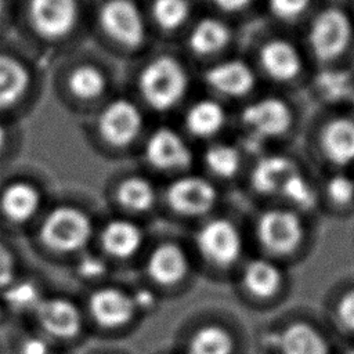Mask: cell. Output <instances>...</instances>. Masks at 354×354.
<instances>
[{"mask_svg": "<svg viewBox=\"0 0 354 354\" xmlns=\"http://www.w3.org/2000/svg\"><path fill=\"white\" fill-rule=\"evenodd\" d=\"M137 84L141 100L151 109L166 112L184 100L189 77L180 59L170 54H159L141 68Z\"/></svg>", "mask_w": 354, "mask_h": 354, "instance_id": "6da1fadb", "label": "cell"}, {"mask_svg": "<svg viewBox=\"0 0 354 354\" xmlns=\"http://www.w3.org/2000/svg\"><path fill=\"white\" fill-rule=\"evenodd\" d=\"M98 24L106 37L120 47L140 48L148 37L147 18L136 0H104Z\"/></svg>", "mask_w": 354, "mask_h": 354, "instance_id": "7a4b0ae2", "label": "cell"}, {"mask_svg": "<svg viewBox=\"0 0 354 354\" xmlns=\"http://www.w3.org/2000/svg\"><path fill=\"white\" fill-rule=\"evenodd\" d=\"M93 224L88 216L72 206H58L44 218L40 230L43 242L58 252H75L91 238Z\"/></svg>", "mask_w": 354, "mask_h": 354, "instance_id": "3957f363", "label": "cell"}, {"mask_svg": "<svg viewBox=\"0 0 354 354\" xmlns=\"http://www.w3.org/2000/svg\"><path fill=\"white\" fill-rule=\"evenodd\" d=\"M307 37L314 55L328 62L346 51L353 37V25L343 10L328 7L314 17Z\"/></svg>", "mask_w": 354, "mask_h": 354, "instance_id": "277c9868", "label": "cell"}, {"mask_svg": "<svg viewBox=\"0 0 354 354\" xmlns=\"http://www.w3.org/2000/svg\"><path fill=\"white\" fill-rule=\"evenodd\" d=\"M26 15L32 30L48 41L69 36L80 19V0H28Z\"/></svg>", "mask_w": 354, "mask_h": 354, "instance_id": "5b68a950", "label": "cell"}, {"mask_svg": "<svg viewBox=\"0 0 354 354\" xmlns=\"http://www.w3.org/2000/svg\"><path fill=\"white\" fill-rule=\"evenodd\" d=\"M144 115L137 102L118 97L106 102L98 113L97 130L111 147L130 145L142 131Z\"/></svg>", "mask_w": 354, "mask_h": 354, "instance_id": "8992f818", "label": "cell"}, {"mask_svg": "<svg viewBox=\"0 0 354 354\" xmlns=\"http://www.w3.org/2000/svg\"><path fill=\"white\" fill-rule=\"evenodd\" d=\"M242 124L248 130V148L261 144L268 138L285 134L292 126V111L288 104L275 97L257 100L242 111Z\"/></svg>", "mask_w": 354, "mask_h": 354, "instance_id": "52a82bcc", "label": "cell"}, {"mask_svg": "<svg viewBox=\"0 0 354 354\" xmlns=\"http://www.w3.org/2000/svg\"><path fill=\"white\" fill-rule=\"evenodd\" d=\"M195 239L203 257L216 266H231L242 253V235L227 218L209 220L198 230Z\"/></svg>", "mask_w": 354, "mask_h": 354, "instance_id": "ba28073f", "label": "cell"}, {"mask_svg": "<svg viewBox=\"0 0 354 354\" xmlns=\"http://www.w3.org/2000/svg\"><path fill=\"white\" fill-rule=\"evenodd\" d=\"M260 242L272 253L288 254L293 252L304 236V227L300 217L283 209L264 212L257 221Z\"/></svg>", "mask_w": 354, "mask_h": 354, "instance_id": "9c48e42d", "label": "cell"}, {"mask_svg": "<svg viewBox=\"0 0 354 354\" xmlns=\"http://www.w3.org/2000/svg\"><path fill=\"white\" fill-rule=\"evenodd\" d=\"M145 158L159 170H178L191 165L192 152L184 137L169 126L156 127L147 138Z\"/></svg>", "mask_w": 354, "mask_h": 354, "instance_id": "30bf717a", "label": "cell"}, {"mask_svg": "<svg viewBox=\"0 0 354 354\" xmlns=\"http://www.w3.org/2000/svg\"><path fill=\"white\" fill-rule=\"evenodd\" d=\"M217 201L214 185L199 176H184L167 188V202L173 210L185 216L209 212Z\"/></svg>", "mask_w": 354, "mask_h": 354, "instance_id": "8fae6325", "label": "cell"}, {"mask_svg": "<svg viewBox=\"0 0 354 354\" xmlns=\"http://www.w3.org/2000/svg\"><path fill=\"white\" fill-rule=\"evenodd\" d=\"M35 314L43 330L55 337H71L82 329L80 310L64 297L41 299Z\"/></svg>", "mask_w": 354, "mask_h": 354, "instance_id": "7c38bea8", "label": "cell"}, {"mask_svg": "<svg viewBox=\"0 0 354 354\" xmlns=\"http://www.w3.org/2000/svg\"><path fill=\"white\" fill-rule=\"evenodd\" d=\"M203 79L210 88L225 97H243L253 88L256 82L252 68L236 58L210 66Z\"/></svg>", "mask_w": 354, "mask_h": 354, "instance_id": "4fadbf2b", "label": "cell"}, {"mask_svg": "<svg viewBox=\"0 0 354 354\" xmlns=\"http://www.w3.org/2000/svg\"><path fill=\"white\" fill-rule=\"evenodd\" d=\"M88 307L93 318L109 328L129 322L137 311L131 293L118 288L98 289L91 295Z\"/></svg>", "mask_w": 354, "mask_h": 354, "instance_id": "5bb4252c", "label": "cell"}, {"mask_svg": "<svg viewBox=\"0 0 354 354\" xmlns=\"http://www.w3.org/2000/svg\"><path fill=\"white\" fill-rule=\"evenodd\" d=\"M32 73L18 57L0 53V111L17 105L29 91Z\"/></svg>", "mask_w": 354, "mask_h": 354, "instance_id": "9a60e30c", "label": "cell"}, {"mask_svg": "<svg viewBox=\"0 0 354 354\" xmlns=\"http://www.w3.org/2000/svg\"><path fill=\"white\" fill-rule=\"evenodd\" d=\"M260 62L266 73L278 82L295 79L301 71V57L288 40L272 39L260 50Z\"/></svg>", "mask_w": 354, "mask_h": 354, "instance_id": "2e32d148", "label": "cell"}, {"mask_svg": "<svg viewBox=\"0 0 354 354\" xmlns=\"http://www.w3.org/2000/svg\"><path fill=\"white\" fill-rule=\"evenodd\" d=\"M299 171L296 163L283 155H266L252 170V187L264 195L281 194L286 181Z\"/></svg>", "mask_w": 354, "mask_h": 354, "instance_id": "e0dca14e", "label": "cell"}, {"mask_svg": "<svg viewBox=\"0 0 354 354\" xmlns=\"http://www.w3.org/2000/svg\"><path fill=\"white\" fill-rule=\"evenodd\" d=\"M188 257L176 243H163L149 254L147 268L155 282L173 285L181 281L188 272Z\"/></svg>", "mask_w": 354, "mask_h": 354, "instance_id": "ac0fdd59", "label": "cell"}, {"mask_svg": "<svg viewBox=\"0 0 354 354\" xmlns=\"http://www.w3.org/2000/svg\"><path fill=\"white\" fill-rule=\"evenodd\" d=\"M321 147L335 165L344 166L354 162V120L336 118L328 122L321 133Z\"/></svg>", "mask_w": 354, "mask_h": 354, "instance_id": "d6986e66", "label": "cell"}, {"mask_svg": "<svg viewBox=\"0 0 354 354\" xmlns=\"http://www.w3.org/2000/svg\"><path fill=\"white\" fill-rule=\"evenodd\" d=\"M281 354H329V344L319 330L306 322L288 325L277 337Z\"/></svg>", "mask_w": 354, "mask_h": 354, "instance_id": "ffe728a7", "label": "cell"}, {"mask_svg": "<svg viewBox=\"0 0 354 354\" xmlns=\"http://www.w3.org/2000/svg\"><path fill=\"white\" fill-rule=\"evenodd\" d=\"M231 40L227 24L216 17H203L194 24L188 35V47L196 55H213Z\"/></svg>", "mask_w": 354, "mask_h": 354, "instance_id": "44dd1931", "label": "cell"}, {"mask_svg": "<svg viewBox=\"0 0 354 354\" xmlns=\"http://www.w3.org/2000/svg\"><path fill=\"white\" fill-rule=\"evenodd\" d=\"M39 191L25 181L11 183L0 196V207L6 217L14 223L30 220L40 207Z\"/></svg>", "mask_w": 354, "mask_h": 354, "instance_id": "7402d4cb", "label": "cell"}, {"mask_svg": "<svg viewBox=\"0 0 354 354\" xmlns=\"http://www.w3.org/2000/svg\"><path fill=\"white\" fill-rule=\"evenodd\" d=\"M104 249L115 257H130L142 245V231L133 221L116 218L109 221L101 234Z\"/></svg>", "mask_w": 354, "mask_h": 354, "instance_id": "603a6c76", "label": "cell"}, {"mask_svg": "<svg viewBox=\"0 0 354 354\" xmlns=\"http://www.w3.org/2000/svg\"><path fill=\"white\" fill-rule=\"evenodd\" d=\"M225 111L220 102L202 98L194 102L185 112L187 130L199 138H207L218 133L225 124Z\"/></svg>", "mask_w": 354, "mask_h": 354, "instance_id": "cb8c5ba5", "label": "cell"}, {"mask_svg": "<svg viewBox=\"0 0 354 354\" xmlns=\"http://www.w3.org/2000/svg\"><path fill=\"white\" fill-rule=\"evenodd\" d=\"M66 87L79 101H95L105 94L108 77L105 72L94 64H79L69 72Z\"/></svg>", "mask_w": 354, "mask_h": 354, "instance_id": "d4e9b609", "label": "cell"}, {"mask_svg": "<svg viewBox=\"0 0 354 354\" xmlns=\"http://www.w3.org/2000/svg\"><path fill=\"white\" fill-rule=\"evenodd\" d=\"M242 282L253 296L266 299L279 289L282 283V272L271 260L254 259L245 266Z\"/></svg>", "mask_w": 354, "mask_h": 354, "instance_id": "484cf974", "label": "cell"}, {"mask_svg": "<svg viewBox=\"0 0 354 354\" xmlns=\"http://www.w3.org/2000/svg\"><path fill=\"white\" fill-rule=\"evenodd\" d=\"M234 339L231 333L217 325L198 329L189 339L187 354H231Z\"/></svg>", "mask_w": 354, "mask_h": 354, "instance_id": "4316f807", "label": "cell"}, {"mask_svg": "<svg viewBox=\"0 0 354 354\" xmlns=\"http://www.w3.org/2000/svg\"><path fill=\"white\" fill-rule=\"evenodd\" d=\"M317 93L328 102H343L351 100L354 94L353 76L343 69H324L317 73Z\"/></svg>", "mask_w": 354, "mask_h": 354, "instance_id": "83f0119b", "label": "cell"}, {"mask_svg": "<svg viewBox=\"0 0 354 354\" xmlns=\"http://www.w3.org/2000/svg\"><path fill=\"white\" fill-rule=\"evenodd\" d=\"M149 15L159 29L174 32L189 19L191 3L189 0H152Z\"/></svg>", "mask_w": 354, "mask_h": 354, "instance_id": "f1b7e54d", "label": "cell"}, {"mask_svg": "<svg viewBox=\"0 0 354 354\" xmlns=\"http://www.w3.org/2000/svg\"><path fill=\"white\" fill-rule=\"evenodd\" d=\"M155 188L144 177H129L119 184L118 199L131 212H145L155 203Z\"/></svg>", "mask_w": 354, "mask_h": 354, "instance_id": "f546056e", "label": "cell"}, {"mask_svg": "<svg viewBox=\"0 0 354 354\" xmlns=\"http://www.w3.org/2000/svg\"><path fill=\"white\" fill-rule=\"evenodd\" d=\"M207 169L218 177H232L241 167V152L236 147L225 142L212 144L205 152Z\"/></svg>", "mask_w": 354, "mask_h": 354, "instance_id": "4dcf8cb0", "label": "cell"}, {"mask_svg": "<svg viewBox=\"0 0 354 354\" xmlns=\"http://www.w3.org/2000/svg\"><path fill=\"white\" fill-rule=\"evenodd\" d=\"M279 195L300 210H311L317 205L315 189L300 171L286 181Z\"/></svg>", "mask_w": 354, "mask_h": 354, "instance_id": "1f68e13d", "label": "cell"}, {"mask_svg": "<svg viewBox=\"0 0 354 354\" xmlns=\"http://www.w3.org/2000/svg\"><path fill=\"white\" fill-rule=\"evenodd\" d=\"M6 290L7 304L18 313L35 311L43 299L39 288L30 281H19L11 283Z\"/></svg>", "mask_w": 354, "mask_h": 354, "instance_id": "d6a6232c", "label": "cell"}, {"mask_svg": "<svg viewBox=\"0 0 354 354\" xmlns=\"http://www.w3.org/2000/svg\"><path fill=\"white\" fill-rule=\"evenodd\" d=\"M326 194L332 202L347 205L354 199V181L351 177L337 173L326 183Z\"/></svg>", "mask_w": 354, "mask_h": 354, "instance_id": "836d02e7", "label": "cell"}, {"mask_svg": "<svg viewBox=\"0 0 354 354\" xmlns=\"http://www.w3.org/2000/svg\"><path fill=\"white\" fill-rule=\"evenodd\" d=\"M310 6V0H268L271 12L283 21L299 18Z\"/></svg>", "mask_w": 354, "mask_h": 354, "instance_id": "e575fe53", "label": "cell"}, {"mask_svg": "<svg viewBox=\"0 0 354 354\" xmlns=\"http://www.w3.org/2000/svg\"><path fill=\"white\" fill-rule=\"evenodd\" d=\"M337 318L346 329L354 332V289L344 293L339 300Z\"/></svg>", "mask_w": 354, "mask_h": 354, "instance_id": "d590c367", "label": "cell"}, {"mask_svg": "<svg viewBox=\"0 0 354 354\" xmlns=\"http://www.w3.org/2000/svg\"><path fill=\"white\" fill-rule=\"evenodd\" d=\"M77 268H79V272L83 278L94 279V278L101 277L106 271V264L98 256L90 254V256H86L80 260Z\"/></svg>", "mask_w": 354, "mask_h": 354, "instance_id": "8d00e7d4", "label": "cell"}, {"mask_svg": "<svg viewBox=\"0 0 354 354\" xmlns=\"http://www.w3.org/2000/svg\"><path fill=\"white\" fill-rule=\"evenodd\" d=\"M15 275V261L11 252L0 243V288L12 283Z\"/></svg>", "mask_w": 354, "mask_h": 354, "instance_id": "74e56055", "label": "cell"}, {"mask_svg": "<svg viewBox=\"0 0 354 354\" xmlns=\"http://www.w3.org/2000/svg\"><path fill=\"white\" fill-rule=\"evenodd\" d=\"M50 346L43 337H28L19 348V354H50Z\"/></svg>", "mask_w": 354, "mask_h": 354, "instance_id": "f35d334b", "label": "cell"}, {"mask_svg": "<svg viewBox=\"0 0 354 354\" xmlns=\"http://www.w3.org/2000/svg\"><path fill=\"white\" fill-rule=\"evenodd\" d=\"M136 310H152L156 306V296L148 289H138V292L131 293Z\"/></svg>", "mask_w": 354, "mask_h": 354, "instance_id": "ab89813d", "label": "cell"}, {"mask_svg": "<svg viewBox=\"0 0 354 354\" xmlns=\"http://www.w3.org/2000/svg\"><path fill=\"white\" fill-rule=\"evenodd\" d=\"M252 0H212V3L225 12H236L250 4Z\"/></svg>", "mask_w": 354, "mask_h": 354, "instance_id": "60d3db41", "label": "cell"}, {"mask_svg": "<svg viewBox=\"0 0 354 354\" xmlns=\"http://www.w3.org/2000/svg\"><path fill=\"white\" fill-rule=\"evenodd\" d=\"M7 138H8V131L6 129V126L3 124V122H0V152L4 149L6 144H7Z\"/></svg>", "mask_w": 354, "mask_h": 354, "instance_id": "b9f144b4", "label": "cell"}, {"mask_svg": "<svg viewBox=\"0 0 354 354\" xmlns=\"http://www.w3.org/2000/svg\"><path fill=\"white\" fill-rule=\"evenodd\" d=\"M7 10V0H0V21L3 19Z\"/></svg>", "mask_w": 354, "mask_h": 354, "instance_id": "7bdbcfd3", "label": "cell"}, {"mask_svg": "<svg viewBox=\"0 0 354 354\" xmlns=\"http://www.w3.org/2000/svg\"><path fill=\"white\" fill-rule=\"evenodd\" d=\"M347 354H354V350H351V351H348Z\"/></svg>", "mask_w": 354, "mask_h": 354, "instance_id": "ee69618b", "label": "cell"}, {"mask_svg": "<svg viewBox=\"0 0 354 354\" xmlns=\"http://www.w3.org/2000/svg\"><path fill=\"white\" fill-rule=\"evenodd\" d=\"M351 101H353V104H354V94H353V97H351Z\"/></svg>", "mask_w": 354, "mask_h": 354, "instance_id": "f6af8a7d", "label": "cell"}]
</instances>
